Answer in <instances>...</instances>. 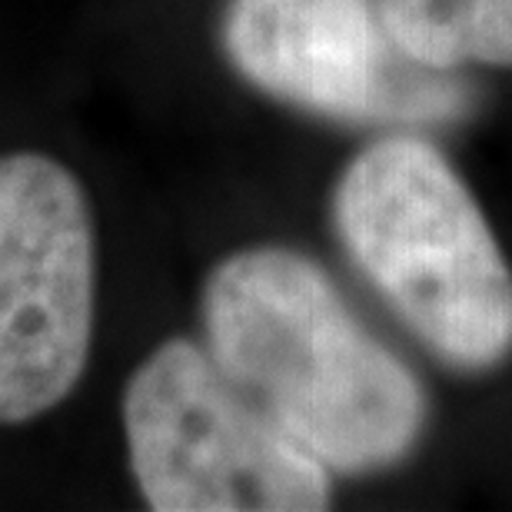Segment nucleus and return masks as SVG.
Returning <instances> with one entry per match:
<instances>
[{"mask_svg":"<svg viewBox=\"0 0 512 512\" xmlns=\"http://www.w3.org/2000/svg\"><path fill=\"white\" fill-rule=\"evenodd\" d=\"M97 320V230L64 163L0 157V426L30 423L74 393Z\"/></svg>","mask_w":512,"mask_h":512,"instance_id":"obj_4","label":"nucleus"},{"mask_svg":"<svg viewBox=\"0 0 512 512\" xmlns=\"http://www.w3.org/2000/svg\"><path fill=\"white\" fill-rule=\"evenodd\" d=\"M386 37L419 67H512V0H376Z\"/></svg>","mask_w":512,"mask_h":512,"instance_id":"obj_6","label":"nucleus"},{"mask_svg":"<svg viewBox=\"0 0 512 512\" xmlns=\"http://www.w3.org/2000/svg\"><path fill=\"white\" fill-rule=\"evenodd\" d=\"M124 433L137 489L157 512L330 506V469L190 340L157 346L133 370Z\"/></svg>","mask_w":512,"mask_h":512,"instance_id":"obj_3","label":"nucleus"},{"mask_svg":"<svg viewBox=\"0 0 512 512\" xmlns=\"http://www.w3.org/2000/svg\"><path fill=\"white\" fill-rule=\"evenodd\" d=\"M333 223L360 273L439 360L489 370L512 353V270L433 143L366 147L336 183Z\"/></svg>","mask_w":512,"mask_h":512,"instance_id":"obj_2","label":"nucleus"},{"mask_svg":"<svg viewBox=\"0 0 512 512\" xmlns=\"http://www.w3.org/2000/svg\"><path fill=\"white\" fill-rule=\"evenodd\" d=\"M203 330L230 383L330 473L393 466L423 433L413 370L300 253L253 247L213 266Z\"/></svg>","mask_w":512,"mask_h":512,"instance_id":"obj_1","label":"nucleus"},{"mask_svg":"<svg viewBox=\"0 0 512 512\" xmlns=\"http://www.w3.org/2000/svg\"><path fill=\"white\" fill-rule=\"evenodd\" d=\"M223 50L256 90L336 120H436L463 100L439 70L393 64L373 0H230Z\"/></svg>","mask_w":512,"mask_h":512,"instance_id":"obj_5","label":"nucleus"}]
</instances>
